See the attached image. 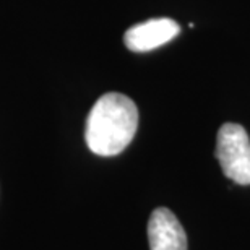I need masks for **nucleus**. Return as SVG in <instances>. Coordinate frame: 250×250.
Returning <instances> with one entry per match:
<instances>
[{
	"label": "nucleus",
	"mask_w": 250,
	"mask_h": 250,
	"mask_svg": "<svg viewBox=\"0 0 250 250\" xmlns=\"http://www.w3.org/2000/svg\"><path fill=\"white\" fill-rule=\"evenodd\" d=\"M138 128V109L128 96L107 93L88 114L84 140L98 156L121 154L133 140Z\"/></svg>",
	"instance_id": "f257e3e1"
},
{
	"label": "nucleus",
	"mask_w": 250,
	"mask_h": 250,
	"mask_svg": "<svg viewBox=\"0 0 250 250\" xmlns=\"http://www.w3.org/2000/svg\"><path fill=\"white\" fill-rule=\"evenodd\" d=\"M216 159L224 176L239 186H250V138L239 124H224L216 138Z\"/></svg>",
	"instance_id": "f03ea898"
},
{
	"label": "nucleus",
	"mask_w": 250,
	"mask_h": 250,
	"mask_svg": "<svg viewBox=\"0 0 250 250\" xmlns=\"http://www.w3.org/2000/svg\"><path fill=\"white\" fill-rule=\"evenodd\" d=\"M181 26L171 18H154L135 24L124 36V42L133 52H148L172 41Z\"/></svg>",
	"instance_id": "7ed1b4c3"
},
{
	"label": "nucleus",
	"mask_w": 250,
	"mask_h": 250,
	"mask_svg": "<svg viewBox=\"0 0 250 250\" xmlns=\"http://www.w3.org/2000/svg\"><path fill=\"white\" fill-rule=\"evenodd\" d=\"M149 250H187V236L171 209L156 208L148 221Z\"/></svg>",
	"instance_id": "20e7f679"
}]
</instances>
